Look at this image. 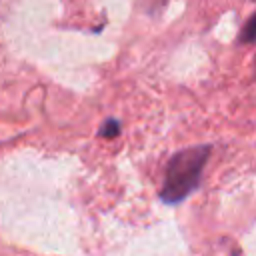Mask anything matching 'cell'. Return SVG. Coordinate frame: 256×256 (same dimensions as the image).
<instances>
[{
	"instance_id": "1",
	"label": "cell",
	"mask_w": 256,
	"mask_h": 256,
	"mask_svg": "<svg viewBox=\"0 0 256 256\" xmlns=\"http://www.w3.org/2000/svg\"><path fill=\"white\" fill-rule=\"evenodd\" d=\"M208 156H210L208 144H198L176 152L166 166V176L160 192L162 200L168 204H178L184 198H188L200 184V176Z\"/></svg>"
},
{
	"instance_id": "2",
	"label": "cell",
	"mask_w": 256,
	"mask_h": 256,
	"mask_svg": "<svg viewBox=\"0 0 256 256\" xmlns=\"http://www.w3.org/2000/svg\"><path fill=\"white\" fill-rule=\"evenodd\" d=\"M254 40H256V12L246 20L240 32V42H254Z\"/></svg>"
},
{
	"instance_id": "3",
	"label": "cell",
	"mask_w": 256,
	"mask_h": 256,
	"mask_svg": "<svg viewBox=\"0 0 256 256\" xmlns=\"http://www.w3.org/2000/svg\"><path fill=\"white\" fill-rule=\"evenodd\" d=\"M118 134H120V122L114 120V118L106 120V122L102 124V128H100V136H104V138H114V136H118Z\"/></svg>"
}]
</instances>
